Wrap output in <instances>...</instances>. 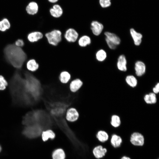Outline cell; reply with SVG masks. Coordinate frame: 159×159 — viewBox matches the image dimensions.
I'll list each match as a JSON object with an SVG mask.
<instances>
[{
  "label": "cell",
  "instance_id": "6da1fadb",
  "mask_svg": "<svg viewBox=\"0 0 159 159\" xmlns=\"http://www.w3.org/2000/svg\"><path fill=\"white\" fill-rule=\"evenodd\" d=\"M24 77L19 72H16L10 82V91L15 104L19 106H29L34 103L26 92L24 86Z\"/></svg>",
  "mask_w": 159,
  "mask_h": 159
},
{
  "label": "cell",
  "instance_id": "7a4b0ae2",
  "mask_svg": "<svg viewBox=\"0 0 159 159\" xmlns=\"http://www.w3.org/2000/svg\"><path fill=\"white\" fill-rule=\"evenodd\" d=\"M4 54L6 61L14 67L21 68L27 58V55L21 47L15 44H9L4 49Z\"/></svg>",
  "mask_w": 159,
  "mask_h": 159
},
{
  "label": "cell",
  "instance_id": "3957f363",
  "mask_svg": "<svg viewBox=\"0 0 159 159\" xmlns=\"http://www.w3.org/2000/svg\"><path fill=\"white\" fill-rule=\"evenodd\" d=\"M44 36L49 44L56 46L62 41L63 35L60 30L54 29L46 33Z\"/></svg>",
  "mask_w": 159,
  "mask_h": 159
},
{
  "label": "cell",
  "instance_id": "277c9868",
  "mask_svg": "<svg viewBox=\"0 0 159 159\" xmlns=\"http://www.w3.org/2000/svg\"><path fill=\"white\" fill-rule=\"evenodd\" d=\"M43 130L42 128L40 126L33 125L25 126L23 133L27 138H34L40 136Z\"/></svg>",
  "mask_w": 159,
  "mask_h": 159
},
{
  "label": "cell",
  "instance_id": "5b68a950",
  "mask_svg": "<svg viewBox=\"0 0 159 159\" xmlns=\"http://www.w3.org/2000/svg\"><path fill=\"white\" fill-rule=\"evenodd\" d=\"M79 115V113L76 108L70 106L66 111L64 115V119L66 122H74L77 120Z\"/></svg>",
  "mask_w": 159,
  "mask_h": 159
},
{
  "label": "cell",
  "instance_id": "8992f818",
  "mask_svg": "<svg viewBox=\"0 0 159 159\" xmlns=\"http://www.w3.org/2000/svg\"><path fill=\"white\" fill-rule=\"evenodd\" d=\"M63 37L67 42L74 43L77 42L79 35L78 33L75 29L70 28L65 31L63 34Z\"/></svg>",
  "mask_w": 159,
  "mask_h": 159
},
{
  "label": "cell",
  "instance_id": "52a82bcc",
  "mask_svg": "<svg viewBox=\"0 0 159 159\" xmlns=\"http://www.w3.org/2000/svg\"><path fill=\"white\" fill-rule=\"evenodd\" d=\"M130 141L134 145L141 146L144 144L145 139L142 134L138 132H135L131 135Z\"/></svg>",
  "mask_w": 159,
  "mask_h": 159
},
{
  "label": "cell",
  "instance_id": "ba28073f",
  "mask_svg": "<svg viewBox=\"0 0 159 159\" xmlns=\"http://www.w3.org/2000/svg\"><path fill=\"white\" fill-rule=\"evenodd\" d=\"M83 84L82 81L80 78L73 79L68 83L69 90L72 93H76L80 89Z\"/></svg>",
  "mask_w": 159,
  "mask_h": 159
},
{
  "label": "cell",
  "instance_id": "9c48e42d",
  "mask_svg": "<svg viewBox=\"0 0 159 159\" xmlns=\"http://www.w3.org/2000/svg\"><path fill=\"white\" fill-rule=\"evenodd\" d=\"M104 28L103 25L96 20H93L90 24V29L94 36L97 37L102 32Z\"/></svg>",
  "mask_w": 159,
  "mask_h": 159
},
{
  "label": "cell",
  "instance_id": "30bf717a",
  "mask_svg": "<svg viewBox=\"0 0 159 159\" xmlns=\"http://www.w3.org/2000/svg\"><path fill=\"white\" fill-rule=\"evenodd\" d=\"M50 16L55 19H58L61 17L63 15L64 11L61 6L58 4L53 5L49 10Z\"/></svg>",
  "mask_w": 159,
  "mask_h": 159
},
{
  "label": "cell",
  "instance_id": "8fae6325",
  "mask_svg": "<svg viewBox=\"0 0 159 159\" xmlns=\"http://www.w3.org/2000/svg\"><path fill=\"white\" fill-rule=\"evenodd\" d=\"M107 151L106 148H104L101 145H97L93 148L92 150V153L95 158L100 159L105 156Z\"/></svg>",
  "mask_w": 159,
  "mask_h": 159
},
{
  "label": "cell",
  "instance_id": "7c38bea8",
  "mask_svg": "<svg viewBox=\"0 0 159 159\" xmlns=\"http://www.w3.org/2000/svg\"><path fill=\"white\" fill-rule=\"evenodd\" d=\"M44 34L38 31H35L30 32L27 35V38L31 43L37 42L43 38Z\"/></svg>",
  "mask_w": 159,
  "mask_h": 159
},
{
  "label": "cell",
  "instance_id": "4fadbf2b",
  "mask_svg": "<svg viewBox=\"0 0 159 159\" xmlns=\"http://www.w3.org/2000/svg\"><path fill=\"white\" fill-rule=\"evenodd\" d=\"M59 80L61 84L67 85L72 80L71 74L69 72L67 71H62L59 74Z\"/></svg>",
  "mask_w": 159,
  "mask_h": 159
},
{
  "label": "cell",
  "instance_id": "5bb4252c",
  "mask_svg": "<svg viewBox=\"0 0 159 159\" xmlns=\"http://www.w3.org/2000/svg\"><path fill=\"white\" fill-rule=\"evenodd\" d=\"M135 70L136 75L140 77L143 75L146 71V66L143 62L138 61H137L135 65Z\"/></svg>",
  "mask_w": 159,
  "mask_h": 159
},
{
  "label": "cell",
  "instance_id": "9a60e30c",
  "mask_svg": "<svg viewBox=\"0 0 159 159\" xmlns=\"http://www.w3.org/2000/svg\"><path fill=\"white\" fill-rule=\"evenodd\" d=\"M77 42L80 47L84 48L90 44L91 43V39L89 36L83 35L79 37Z\"/></svg>",
  "mask_w": 159,
  "mask_h": 159
},
{
  "label": "cell",
  "instance_id": "2e32d148",
  "mask_svg": "<svg viewBox=\"0 0 159 159\" xmlns=\"http://www.w3.org/2000/svg\"><path fill=\"white\" fill-rule=\"evenodd\" d=\"M26 10L29 14L33 15L36 14L39 11V6L37 3L35 1L29 2L26 8Z\"/></svg>",
  "mask_w": 159,
  "mask_h": 159
},
{
  "label": "cell",
  "instance_id": "e0dca14e",
  "mask_svg": "<svg viewBox=\"0 0 159 159\" xmlns=\"http://www.w3.org/2000/svg\"><path fill=\"white\" fill-rule=\"evenodd\" d=\"M42 140L43 142H46L49 139H53L55 137V134L51 129H48L43 130L41 135Z\"/></svg>",
  "mask_w": 159,
  "mask_h": 159
},
{
  "label": "cell",
  "instance_id": "ac0fdd59",
  "mask_svg": "<svg viewBox=\"0 0 159 159\" xmlns=\"http://www.w3.org/2000/svg\"><path fill=\"white\" fill-rule=\"evenodd\" d=\"M130 33L135 44L136 46L139 45L142 42V34L136 32L133 28H131L130 29Z\"/></svg>",
  "mask_w": 159,
  "mask_h": 159
},
{
  "label": "cell",
  "instance_id": "d6986e66",
  "mask_svg": "<svg viewBox=\"0 0 159 159\" xmlns=\"http://www.w3.org/2000/svg\"><path fill=\"white\" fill-rule=\"evenodd\" d=\"M127 60L124 55H120L117 59V67L120 71L125 72L127 70Z\"/></svg>",
  "mask_w": 159,
  "mask_h": 159
},
{
  "label": "cell",
  "instance_id": "ffe728a7",
  "mask_svg": "<svg viewBox=\"0 0 159 159\" xmlns=\"http://www.w3.org/2000/svg\"><path fill=\"white\" fill-rule=\"evenodd\" d=\"M26 67L27 69L29 71L34 72L39 69V65L35 59H32L27 61L26 64Z\"/></svg>",
  "mask_w": 159,
  "mask_h": 159
},
{
  "label": "cell",
  "instance_id": "44dd1931",
  "mask_svg": "<svg viewBox=\"0 0 159 159\" xmlns=\"http://www.w3.org/2000/svg\"><path fill=\"white\" fill-rule=\"evenodd\" d=\"M104 34L106 36V38L116 45L120 44V39L115 34L107 32L104 33Z\"/></svg>",
  "mask_w": 159,
  "mask_h": 159
},
{
  "label": "cell",
  "instance_id": "7402d4cb",
  "mask_svg": "<svg viewBox=\"0 0 159 159\" xmlns=\"http://www.w3.org/2000/svg\"><path fill=\"white\" fill-rule=\"evenodd\" d=\"M66 155L64 150L61 148L56 149L52 154V159H65Z\"/></svg>",
  "mask_w": 159,
  "mask_h": 159
},
{
  "label": "cell",
  "instance_id": "603a6c76",
  "mask_svg": "<svg viewBox=\"0 0 159 159\" xmlns=\"http://www.w3.org/2000/svg\"><path fill=\"white\" fill-rule=\"evenodd\" d=\"M122 142V138L120 136L115 134L112 135L110 139V143L113 147L115 148L120 147Z\"/></svg>",
  "mask_w": 159,
  "mask_h": 159
},
{
  "label": "cell",
  "instance_id": "cb8c5ba5",
  "mask_svg": "<svg viewBox=\"0 0 159 159\" xmlns=\"http://www.w3.org/2000/svg\"><path fill=\"white\" fill-rule=\"evenodd\" d=\"M96 137L99 142L105 143L108 140L109 135L105 131L100 130L98 131L96 134Z\"/></svg>",
  "mask_w": 159,
  "mask_h": 159
},
{
  "label": "cell",
  "instance_id": "d4e9b609",
  "mask_svg": "<svg viewBox=\"0 0 159 159\" xmlns=\"http://www.w3.org/2000/svg\"><path fill=\"white\" fill-rule=\"evenodd\" d=\"M144 99L145 102L148 104H154L156 102L157 100L156 94L153 92L145 95Z\"/></svg>",
  "mask_w": 159,
  "mask_h": 159
},
{
  "label": "cell",
  "instance_id": "484cf974",
  "mask_svg": "<svg viewBox=\"0 0 159 159\" xmlns=\"http://www.w3.org/2000/svg\"><path fill=\"white\" fill-rule=\"evenodd\" d=\"M95 59L99 62L104 61L107 57V54L103 49H100L97 50L95 54Z\"/></svg>",
  "mask_w": 159,
  "mask_h": 159
},
{
  "label": "cell",
  "instance_id": "4316f807",
  "mask_svg": "<svg viewBox=\"0 0 159 159\" xmlns=\"http://www.w3.org/2000/svg\"><path fill=\"white\" fill-rule=\"evenodd\" d=\"M11 24L9 20L4 18L0 21V31L4 32L9 29L10 27Z\"/></svg>",
  "mask_w": 159,
  "mask_h": 159
},
{
  "label": "cell",
  "instance_id": "83f0119b",
  "mask_svg": "<svg viewBox=\"0 0 159 159\" xmlns=\"http://www.w3.org/2000/svg\"><path fill=\"white\" fill-rule=\"evenodd\" d=\"M125 80L127 83L132 87H135L137 85V80L136 77L133 75H129L127 76Z\"/></svg>",
  "mask_w": 159,
  "mask_h": 159
},
{
  "label": "cell",
  "instance_id": "f1b7e54d",
  "mask_svg": "<svg viewBox=\"0 0 159 159\" xmlns=\"http://www.w3.org/2000/svg\"><path fill=\"white\" fill-rule=\"evenodd\" d=\"M121 121L120 117L117 115H112L111 117L110 124L113 127L116 128L120 125Z\"/></svg>",
  "mask_w": 159,
  "mask_h": 159
},
{
  "label": "cell",
  "instance_id": "f546056e",
  "mask_svg": "<svg viewBox=\"0 0 159 159\" xmlns=\"http://www.w3.org/2000/svg\"><path fill=\"white\" fill-rule=\"evenodd\" d=\"M8 82L4 77L0 75V90H5L8 85Z\"/></svg>",
  "mask_w": 159,
  "mask_h": 159
},
{
  "label": "cell",
  "instance_id": "4dcf8cb0",
  "mask_svg": "<svg viewBox=\"0 0 159 159\" xmlns=\"http://www.w3.org/2000/svg\"><path fill=\"white\" fill-rule=\"evenodd\" d=\"M100 4L103 8H106L110 6L111 4L110 0H99Z\"/></svg>",
  "mask_w": 159,
  "mask_h": 159
},
{
  "label": "cell",
  "instance_id": "1f68e13d",
  "mask_svg": "<svg viewBox=\"0 0 159 159\" xmlns=\"http://www.w3.org/2000/svg\"><path fill=\"white\" fill-rule=\"evenodd\" d=\"M105 41L108 46L110 49H114L116 48L117 45L110 41L106 38H105Z\"/></svg>",
  "mask_w": 159,
  "mask_h": 159
},
{
  "label": "cell",
  "instance_id": "d6a6232c",
  "mask_svg": "<svg viewBox=\"0 0 159 159\" xmlns=\"http://www.w3.org/2000/svg\"><path fill=\"white\" fill-rule=\"evenodd\" d=\"M24 43L23 40L19 39L16 40L15 42V45L16 46L21 47L24 45Z\"/></svg>",
  "mask_w": 159,
  "mask_h": 159
},
{
  "label": "cell",
  "instance_id": "836d02e7",
  "mask_svg": "<svg viewBox=\"0 0 159 159\" xmlns=\"http://www.w3.org/2000/svg\"><path fill=\"white\" fill-rule=\"evenodd\" d=\"M153 93L158 94L159 92V83H158L153 89Z\"/></svg>",
  "mask_w": 159,
  "mask_h": 159
},
{
  "label": "cell",
  "instance_id": "e575fe53",
  "mask_svg": "<svg viewBox=\"0 0 159 159\" xmlns=\"http://www.w3.org/2000/svg\"><path fill=\"white\" fill-rule=\"evenodd\" d=\"M48 1L52 3H57L59 0H48Z\"/></svg>",
  "mask_w": 159,
  "mask_h": 159
},
{
  "label": "cell",
  "instance_id": "d590c367",
  "mask_svg": "<svg viewBox=\"0 0 159 159\" xmlns=\"http://www.w3.org/2000/svg\"><path fill=\"white\" fill-rule=\"evenodd\" d=\"M120 159H131V158L127 156H123Z\"/></svg>",
  "mask_w": 159,
  "mask_h": 159
},
{
  "label": "cell",
  "instance_id": "8d00e7d4",
  "mask_svg": "<svg viewBox=\"0 0 159 159\" xmlns=\"http://www.w3.org/2000/svg\"><path fill=\"white\" fill-rule=\"evenodd\" d=\"M1 150V147L0 146V151Z\"/></svg>",
  "mask_w": 159,
  "mask_h": 159
}]
</instances>
